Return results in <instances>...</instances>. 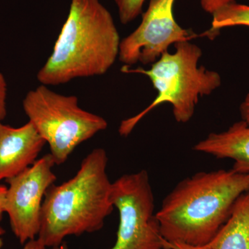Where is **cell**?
Returning <instances> with one entry per match:
<instances>
[{"instance_id":"52a82bcc","label":"cell","mask_w":249,"mask_h":249,"mask_svg":"<svg viewBox=\"0 0 249 249\" xmlns=\"http://www.w3.org/2000/svg\"><path fill=\"white\" fill-rule=\"evenodd\" d=\"M175 0H150L138 27L121 41L119 60L125 66L152 65L172 45L191 41L199 35L175 20Z\"/></svg>"},{"instance_id":"30bf717a","label":"cell","mask_w":249,"mask_h":249,"mask_svg":"<svg viewBox=\"0 0 249 249\" xmlns=\"http://www.w3.org/2000/svg\"><path fill=\"white\" fill-rule=\"evenodd\" d=\"M193 150L234 161L232 170L249 173V124L240 121L227 130L212 132L196 144Z\"/></svg>"},{"instance_id":"8fae6325","label":"cell","mask_w":249,"mask_h":249,"mask_svg":"<svg viewBox=\"0 0 249 249\" xmlns=\"http://www.w3.org/2000/svg\"><path fill=\"white\" fill-rule=\"evenodd\" d=\"M209 245L212 249H249V191L236 201L230 217Z\"/></svg>"},{"instance_id":"8992f818","label":"cell","mask_w":249,"mask_h":249,"mask_svg":"<svg viewBox=\"0 0 249 249\" xmlns=\"http://www.w3.org/2000/svg\"><path fill=\"white\" fill-rule=\"evenodd\" d=\"M111 199L119 211V226L116 243L110 249H168L146 170L126 174L112 182ZM53 249H68L60 245Z\"/></svg>"},{"instance_id":"ffe728a7","label":"cell","mask_w":249,"mask_h":249,"mask_svg":"<svg viewBox=\"0 0 249 249\" xmlns=\"http://www.w3.org/2000/svg\"><path fill=\"white\" fill-rule=\"evenodd\" d=\"M4 230L2 229V228L0 227V249L3 246V240H2V235L4 234Z\"/></svg>"},{"instance_id":"ba28073f","label":"cell","mask_w":249,"mask_h":249,"mask_svg":"<svg viewBox=\"0 0 249 249\" xmlns=\"http://www.w3.org/2000/svg\"><path fill=\"white\" fill-rule=\"evenodd\" d=\"M55 165L47 154L17 176L9 178L4 211L10 225L22 245L37 238L40 231L41 210L46 192L54 184Z\"/></svg>"},{"instance_id":"5bb4252c","label":"cell","mask_w":249,"mask_h":249,"mask_svg":"<svg viewBox=\"0 0 249 249\" xmlns=\"http://www.w3.org/2000/svg\"><path fill=\"white\" fill-rule=\"evenodd\" d=\"M234 1L235 0H200V4L204 11L213 15L223 6Z\"/></svg>"},{"instance_id":"9a60e30c","label":"cell","mask_w":249,"mask_h":249,"mask_svg":"<svg viewBox=\"0 0 249 249\" xmlns=\"http://www.w3.org/2000/svg\"><path fill=\"white\" fill-rule=\"evenodd\" d=\"M6 96L7 84L4 75L0 72V122L6 116Z\"/></svg>"},{"instance_id":"d6986e66","label":"cell","mask_w":249,"mask_h":249,"mask_svg":"<svg viewBox=\"0 0 249 249\" xmlns=\"http://www.w3.org/2000/svg\"><path fill=\"white\" fill-rule=\"evenodd\" d=\"M7 187L4 185L0 184V222L2 219L4 211L5 198H6Z\"/></svg>"},{"instance_id":"9c48e42d","label":"cell","mask_w":249,"mask_h":249,"mask_svg":"<svg viewBox=\"0 0 249 249\" xmlns=\"http://www.w3.org/2000/svg\"><path fill=\"white\" fill-rule=\"evenodd\" d=\"M45 144L29 121L19 127L0 122V181L17 176L34 164Z\"/></svg>"},{"instance_id":"6da1fadb","label":"cell","mask_w":249,"mask_h":249,"mask_svg":"<svg viewBox=\"0 0 249 249\" xmlns=\"http://www.w3.org/2000/svg\"><path fill=\"white\" fill-rule=\"evenodd\" d=\"M249 191V173L233 170L199 172L179 181L156 213L168 242L208 245Z\"/></svg>"},{"instance_id":"4fadbf2b","label":"cell","mask_w":249,"mask_h":249,"mask_svg":"<svg viewBox=\"0 0 249 249\" xmlns=\"http://www.w3.org/2000/svg\"><path fill=\"white\" fill-rule=\"evenodd\" d=\"M145 0H114L121 23L129 24L142 14Z\"/></svg>"},{"instance_id":"2e32d148","label":"cell","mask_w":249,"mask_h":249,"mask_svg":"<svg viewBox=\"0 0 249 249\" xmlns=\"http://www.w3.org/2000/svg\"><path fill=\"white\" fill-rule=\"evenodd\" d=\"M168 249H212L209 244L203 246H193L181 242H168Z\"/></svg>"},{"instance_id":"ac0fdd59","label":"cell","mask_w":249,"mask_h":249,"mask_svg":"<svg viewBox=\"0 0 249 249\" xmlns=\"http://www.w3.org/2000/svg\"><path fill=\"white\" fill-rule=\"evenodd\" d=\"M46 247L39 238L28 241L24 244L22 249H45Z\"/></svg>"},{"instance_id":"3957f363","label":"cell","mask_w":249,"mask_h":249,"mask_svg":"<svg viewBox=\"0 0 249 249\" xmlns=\"http://www.w3.org/2000/svg\"><path fill=\"white\" fill-rule=\"evenodd\" d=\"M107 163L106 150L94 149L82 160L73 178L49 187L42 203L37 235L46 247H58L68 236L102 229L114 208Z\"/></svg>"},{"instance_id":"e0dca14e","label":"cell","mask_w":249,"mask_h":249,"mask_svg":"<svg viewBox=\"0 0 249 249\" xmlns=\"http://www.w3.org/2000/svg\"><path fill=\"white\" fill-rule=\"evenodd\" d=\"M240 109L242 120L249 124V93L246 96L243 102L241 103Z\"/></svg>"},{"instance_id":"5b68a950","label":"cell","mask_w":249,"mask_h":249,"mask_svg":"<svg viewBox=\"0 0 249 249\" xmlns=\"http://www.w3.org/2000/svg\"><path fill=\"white\" fill-rule=\"evenodd\" d=\"M23 109L46 143L55 165L65 163L80 144L107 127L102 116L82 109L76 96L40 85L27 93Z\"/></svg>"},{"instance_id":"7a4b0ae2","label":"cell","mask_w":249,"mask_h":249,"mask_svg":"<svg viewBox=\"0 0 249 249\" xmlns=\"http://www.w3.org/2000/svg\"><path fill=\"white\" fill-rule=\"evenodd\" d=\"M121 41L112 16L100 0H71L53 52L37 79L49 86L105 74L119 57Z\"/></svg>"},{"instance_id":"7c38bea8","label":"cell","mask_w":249,"mask_h":249,"mask_svg":"<svg viewBox=\"0 0 249 249\" xmlns=\"http://www.w3.org/2000/svg\"><path fill=\"white\" fill-rule=\"evenodd\" d=\"M237 26L249 27V6L234 1L213 14L211 27L201 36L213 39L219 34L221 29Z\"/></svg>"},{"instance_id":"277c9868","label":"cell","mask_w":249,"mask_h":249,"mask_svg":"<svg viewBox=\"0 0 249 249\" xmlns=\"http://www.w3.org/2000/svg\"><path fill=\"white\" fill-rule=\"evenodd\" d=\"M175 52H165L148 70L124 66L121 71L145 75L151 80L157 91V97L137 115L121 121L119 132L127 137L148 113L163 103L173 107L177 122L186 124L191 121L199 98L209 96L222 84L217 71L199 67L202 51L191 41L175 44Z\"/></svg>"}]
</instances>
